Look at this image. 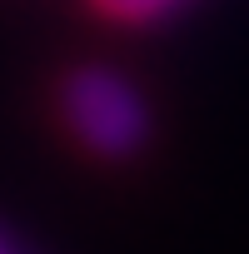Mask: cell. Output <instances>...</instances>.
Masks as SVG:
<instances>
[{"label": "cell", "instance_id": "6da1fadb", "mask_svg": "<svg viewBox=\"0 0 249 254\" xmlns=\"http://www.w3.org/2000/svg\"><path fill=\"white\" fill-rule=\"evenodd\" d=\"M65 120L95 155H130L150 125L140 90L110 70H80L65 85Z\"/></svg>", "mask_w": 249, "mask_h": 254}, {"label": "cell", "instance_id": "7a4b0ae2", "mask_svg": "<svg viewBox=\"0 0 249 254\" xmlns=\"http://www.w3.org/2000/svg\"><path fill=\"white\" fill-rule=\"evenodd\" d=\"M100 5L115 15V20H150V15H160L170 0H100Z\"/></svg>", "mask_w": 249, "mask_h": 254}]
</instances>
